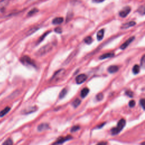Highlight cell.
Listing matches in <instances>:
<instances>
[{"label": "cell", "mask_w": 145, "mask_h": 145, "mask_svg": "<svg viewBox=\"0 0 145 145\" xmlns=\"http://www.w3.org/2000/svg\"><path fill=\"white\" fill-rule=\"evenodd\" d=\"M126 125V121L125 119H122L119 121L116 127L113 128L111 130V133L113 135H116L119 134L123 129Z\"/></svg>", "instance_id": "obj_1"}, {"label": "cell", "mask_w": 145, "mask_h": 145, "mask_svg": "<svg viewBox=\"0 0 145 145\" xmlns=\"http://www.w3.org/2000/svg\"><path fill=\"white\" fill-rule=\"evenodd\" d=\"M52 45L50 44H48L43 46V47H41V48L39 49L38 52L36 53V54L39 56H43V55H45V54H47L48 52H50V51L52 50Z\"/></svg>", "instance_id": "obj_2"}, {"label": "cell", "mask_w": 145, "mask_h": 145, "mask_svg": "<svg viewBox=\"0 0 145 145\" xmlns=\"http://www.w3.org/2000/svg\"><path fill=\"white\" fill-rule=\"evenodd\" d=\"M21 61L22 63L24 64V65H30L34 67L36 66V65L35 64L34 61L31 59L30 57L27 56H25L22 57L21 58Z\"/></svg>", "instance_id": "obj_3"}, {"label": "cell", "mask_w": 145, "mask_h": 145, "mask_svg": "<svg viewBox=\"0 0 145 145\" xmlns=\"http://www.w3.org/2000/svg\"><path fill=\"white\" fill-rule=\"evenodd\" d=\"M64 73H65V69H61L57 71L54 73L53 76L52 78V80H58L60 78L64 76Z\"/></svg>", "instance_id": "obj_4"}, {"label": "cell", "mask_w": 145, "mask_h": 145, "mask_svg": "<svg viewBox=\"0 0 145 145\" xmlns=\"http://www.w3.org/2000/svg\"><path fill=\"white\" fill-rule=\"evenodd\" d=\"M38 110L37 106H32V107H29L26 108H25V109L22 110V113L24 115H28L30 114L31 113L35 112Z\"/></svg>", "instance_id": "obj_5"}, {"label": "cell", "mask_w": 145, "mask_h": 145, "mask_svg": "<svg viewBox=\"0 0 145 145\" xmlns=\"http://www.w3.org/2000/svg\"><path fill=\"white\" fill-rule=\"evenodd\" d=\"M131 11V8L129 6H125L119 13V15L122 18H125L127 16Z\"/></svg>", "instance_id": "obj_6"}, {"label": "cell", "mask_w": 145, "mask_h": 145, "mask_svg": "<svg viewBox=\"0 0 145 145\" xmlns=\"http://www.w3.org/2000/svg\"><path fill=\"white\" fill-rule=\"evenodd\" d=\"M87 79V76L84 74H82L78 75V76L76 77V82L77 84H82Z\"/></svg>", "instance_id": "obj_7"}, {"label": "cell", "mask_w": 145, "mask_h": 145, "mask_svg": "<svg viewBox=\"0 0 145 145\" xmlns=\"http://www.w3.org/2000/svg\"><path fill=\"white\" fill-rule=\"evenodd\" d=\"M72 138H72V137L71 136V135H67V136H66V137L60 138L58 139L57 142L54 143L53 145H58L63 144V143L66 142V141H69V140H70V139H71Z\"/></svg>", "instance_id": "obj_8"}, {"label": "cell", "mask_w": 145, "mask_h": 145, "mask_svg": "<svg viewBox=\"0 0 145 145\" xmlns=\"http://www.w3.org/2000/svg\"><path fill=\"white\" fill-rule=\"evenodd\" d=\"M134 39H135V38L134 37V36H132V37L126 40V41L124 43H123L121 45L120 48L121 49H122V50H124L125 49H126V48H127L128 46L129 45V44L130 43L133 42V40H134Z\"/></svg>", "instance_id": "obj_9"}, {"label": "cell", "mask_w": 145, "mask_h": 145, "mask_svg": "<svg viewBox=\"0 0 145 145\" xmlns=\"http://www.w3.org/2000/svg\"><path fill=\"white\" fill-rule=\"evenodd\" d=\"M9 0H1L0 1V12L3 13L9 4Z\"/></svg>", "instance_id": "obj_10"}, {"label": "cell", "mask_w": 145, "mask_h": 145, "mask_svg": "<svg viewBox=\"0 0 145 145\" xmlns=\"http://www.w3.org/2000/svg\"><path fill=\"white\" fill-rule=\"evenodd\" d=\"M49 128V125L47 124V123H42V124H40L38 127V130L39 132H43L48 129Z\"/></svg>", "instance_id": "obj_11"}, {"label": "cell", "mask_w": 145, "mask_h": 145, "mask_svg": "<svg viewBox=\"0 0 145 145\" xmlns=\"http://www.w3.org/2000/svg\"><path fill=\"white\" fill-rule=\"evenodd\" d=\"M135 25H136V22H134V21L129 22L123 24L121 26V28L126 29V28H130V27H133V26H135Z\"/></svg>", "instance_id": "obj_12"}, {"label": "cell", "mask_w": 145, "mask_h": 145, "mask_svg": "<svg viewBox=\"0 0 145 145\" xmlns=\"http://www.w3.org/2000/svg\"><path fill=\"white\" fill-rule=\"evenodd\" d=\"M77 50H75L74 51H73V52H71L70 53V54L69 56L68 57L66 58V60H65V64H67L68 63H69V62L71 61V60H72L73 58H74L75 56H76V55L77 54Z\"/></svg>", "instance_id": "obj_13"}, {"label": "cell", "mask_w": 145, "mask_h": 145, "mask_svg": "<svg viewBox=\"0 0 145 145\" xmlns=\"http://www.w3.org/2000/svg\"><path fill=\"white\" fill-rule=\"evenodd\" d=\"M114 53L113 52H109V53H104L103 54H102V56H100L99 57V59L100 60H104V59H106V58H111L112 57L114 56Z\"/></svg>", "instance_id": "obj_14"}, {"label": "cell", "mask_w": 145, "mask_h": 145, "mask_svg": "<svg viewBox=\"0 0 145 145\" xmlns=\"http://www.w3.org/2000/svg\"><path fill=\"white\" fill-rule=\"evenodd\" d=\"M119 70V67L116 65H111L108 67V71L110 73H115Z\"/></svg>", "instance_id": "obj_15"}, {"label": "cell", "mask_w": 145, "mask_h": 145, "mask_svg": "<svg viewBox=\"0 0 145 145\" xmlns=\"http://www.w3.org/2000/svg\"><path fill=\"white\" fill-rule=\"evenodd\" d=\"M64 21V18L62 17H56L53 19L52 23L53 25H60Z\"/></svg>", "instance_id": "obj_16"}, {"label": "cell", "mask_w": 145, "mask_h": 145, "mask_svg": "<svg viewBox=\"0 0 145 145\" xmlns=\"http://www.w3.org/2000/svg\"><path fill=\"white\" fill-rule=\"evenodd\" d=\"M104 29H102V30H99L97 33V39L99 41L102 40L104 37Z\"/></svg>", "instance_id": "obj_17"}, {"label": "cell", "mask_w": 145, "mask_h": 145, "mask_svg": "<svg viewBox=\"0 0 145 145\" xmlns=\"http://www.w3.org/2000/svg\"><path fill=\"white\" fill-rule=\"evenodd\" d=\"M10 109H11L10 107H5L4 109L2 110V111L0 112V117L5 116L6 115L7 113H9V112L10 111Z\"/></svg>", "instance_id": "obj_18"}, {"label": "cell", "mask_w": 145, "mask_h": 145, "mask_svg": "<svg viewBox=\"0 0 145 145\" xmlns=\"http://www.w3.org/2000/svg\"><path fill=\"white\" fill-rule=\"evenodd\" d=\"M89 92V89L88 88H84L80 92V96L82 98H84Z\"/></svg>", "instance_id": "obj_19"}, {"label": "cell", "mask_w": 145, "mask_h": 145, "mask_svg": "<svg viewBox=\"0 0 145 145\" xmlns=\"http://www.w3.org/2000/svg\"><path fill=\"white\" fill-rule=\"evenodd\" d=\"M39 30V27H32V28H31L28 31H27V35H32L36 32V31Z\"/></svg>", "instance_id": "obj_20"}, {"label": "cell", "mask_w": 145, "mask_h": 145, "mask_svg": "<svg viewBox=\"0 0 145 145\" xmlns=\"http://www.w3.org/2000/svg\"><path fill=\"white\" fill-rule=\"evenodd\" d=\"M140 71V66L138 65H135L133 67V72L134 74H138Z\"/></svg>", "instance_id": "obj_21"}, {"label": "cell", "mask_w": 145, "mask_h": 145, "mask_svg": "<svg viewBox=\"0 0 145 145\" xmlns=\"http://www.w3.org/2000/svg\"><path fill=\"white\" fill-rule=\"evenodd\" d=\"M67 90L66 89H64L62 90L61 91V92L60 93L59 95V98L60 99H63L64 97H65L67 94Z\"/></svg>", "instance_id": "obj_22"}, {"label": "cell", "mask_w": 145, "mask_h": 145, "mask_svg": "<svg viewBox=\"0 0 145 145\" xmlns=\"http://www.w3.org/2000/svg\"><path fill=\"white\" fill-rule=\"evenodd\" d=\"M80 103H81V101H80L79 99H76L73 102V105L74 108H77L80 105Z\"/></svg>", "instance_id": "obj_23"}, {"label": "cell", "mask_w": 145, "mask_h": 145, "mask_svg": "<svg viewBox=\"0 0 145 145\" xmlns=\"http://www.w3.org/2000/svg\"><path fill=\"white\" fill-rule=\"evenodd\" d=\"M145 11V6L144 5H142V6H141L138 9L137 12H138L139 14H141V15H144Z\"/></svg>", "instance_id": "obj_24"}, {"label": "cell", "mask_w": 145, "mask_h": 145, "mask_svg": "<svg viewBox=\"0 0 145 145\" xmlns=\"http://www.w3.org/2000/svg\"><path fill=\"white\" fill-rule=\"evenodd\" d=\"M92 38L91 36H87V38L84 39V42L87 44H91L92 43Z\"/></svg>", "instance_id": "obj_25"}, {"label": "cell", "mask_w": 145, "mask_h": 145, "mask_svg": "<svg viewBox=\"0 0 145 145\" xmlns=\"http://www.w3.org/2000/svg\"><path fill=\"white\" fill-rule=\"evenodd\" d=\"M38 9H36V8H34L32 9V10H30V12H28V16H32L33 15H34L35 14H36V13L38 12Z\"/></svg>", "instance_id": "obj_26"}, {"label": "cell", "mask_w": 145, "mask_h": 145, "mask_svg": "<svg viewBox=\"0 0 145 145\" xmlns=\"http://www.w3.org/2000/svg\"><path fill=\"white\" fill-rule=\"evenodd\" d=\"M13 142L12 139L11 138H8L3 143L2 145H13Z\"/></svg>", "instance_id": "obj_27"}, {"label": "cell", "mask_w": 145, "mask_h": 145, "mask_svg": "<svg viewBox=\"0 0 145 145\" xmlns=\"http://www.w3.org/2000/svg\"><path fill=\"white\" fill-rule=\"evenodd\" d=\"M103 98H104V95H103V93H102V92L98 93L96 96V99L98 100V101H100V100H103Z\"/></svg>", "instance_id": "obj_28"}, {"label": "cell", "mask_w": 145, "mask_h": 145, "mask_svg": "<svg viewBox=\"0 0 145 145\" xmlns=\"http://www.w3.org/2000/svg\"><path fill=\"white\" fill-rule=\"evenodd\" d=\"M125 93H126V95H127V96L130 97V98H133V92L132 91H130V90L126 91L125 92Z\"/></svg>", "instance_id": "obj_29"}, {"label": "cell", "mask_w": 145, "mask_h": 145, "mask_svg": "<svg viewBox=\"0 0 145 145\" xmlns=\"http://www.w3.org/2000/svg\"><path fill=\"white\" fill-rule=\"evenodd\" d=\"M80 129V127L79 126H73V127L71 129V132H75L77 131V130H78L79 129Z\"/></svg>", "instance_id": "obj_30"}, {"label": "cell", "mask_w": 145, "mask_h": 145, "mask_svg": "<svg viewBox=\"0 0 145 145\" xmlns=\"http://www.w3.org/2000/svg\"><path fill=\"white\" fill-rule=\"evenodd\" d=\"M49 32H51V31H48V32H47V33H45L43 35V36H41V38H40V39H39V43H40V42H41V41H42V40H43V39H44V38L48 34H49Z\"/></svg>", "instance_id": "obj_31"}, {"label": "cell", "mask_w": 145, "mask_h": 145, "mask_svg": "<svg viewBox=\"0 0 145 145\" xmlns=\"http://www.w3.org/2000/svg\"><path fill=\"white\" fill-rule=\"evenodd\" d=\"M135 105V102L134 100H132L129 102V105L130 107H134Z\"/></svg>", "instance_id": "obj_32"}, {"label": "cell", "mask_w": 145, "mask_h": 145, "mask_svg": "<svg viewBox=\"0 0 145 145\" xmlns=\"http://www.w3.org/2000/svg\"><path fill=\"white\" fill-rule=\"evenodd\" d=\"M145 55L142 56V58H141V65L143 67H144L145 66Z\"/></svg>", "instance_id": "obj_33"}, {"label": "cell", "mask_w": 145, "mask_h": 145, "mask_svg": "<svg viewBox=\"0 0 145 145\" xmlns=\"http://www.w3.org/2000/svg\"><path fill=\"white\" fill-rule=\"evenodd\" d=\"M73 16V13H67V17H66V22L70 21V19H71V18H72Z\"/></svg>", "instance_id": "obj_34"}, {"label": "cell", "mask_w": 145, "mask_h": 145, "mask_svg": "<svg viewBox=\"0 0 145 145\" xmlns=\"http://www.w3.org/2000/svg\"><path fill=\"white\" fill-rule=\"evenodd\" d=\"M54 31L55 32L58 33V34H61V33H62V28H61V27H57V28H56L54 29Z\"/></svg>", "instance_id": "obj_35"}, {"label": "cell", "mask_w": 145, "mask_h": 145, "mask_svg": "<svg viewBox=\"0 0 145 145\" xmlns=\"http://www.w3.org/2000/svg\"><path fill=\"white\" fill-rule=\"evenodd\" d=\"M140 104L141 107L143 108V109H145V99H142L140 100Z\"/></svg>", "instance_id": "obj_36"}, {"label": "cell", "mask_w": 145, "mask_h": 145, "mask_svg": "<svg viewBox=\"0 0 145 145\" xmlns=\"http://www.w3.org/2000/svg\"><path fill=\"white\" fill-rule=\"evenodd\" d=\"M104 1H105V0H92L93 2H95V3H100Z\"/></svg>", "instance_id": "obj_37"}, {"label": "cell", "mask_w": 145, "mask_h": 145, "mask_svg": "<svg viewBox=\"0 0 145 145\" xmlns=\"http://www.w3.org/2000/svg\"><path fill=\"white\" fill-rule=\"evenodd\" d=\"M97 145H107V143L104 142H100V143H99V144Z\"/></svg>", "instance_id": "obj_38"}, {"label": "cell", "mask_w": 145, "mask_h": 145, "mask_svg": "<svg viewBox=\"0 0 145 145\" xmlns=\"http://www.w3.org/2000/svg\"><path fill=\"white\" fill-rule=\"evenodd\" d=\"M32 1H40V0H31Z\"/></svg>", "instance_id": "obj_39"}, {"label": "cell", "mask_w": 145, "mask_h": 145, "mask_svg": "<svg viewBox=\"0 0 145 145\" xmlns=\"http://www.w3.org/2000/svg\"><path fill=\"white\" fill-rule=\"evenodd\" d=\"M145 143L144 142H142V145H145Z\"/></svg>", "instance_id": "obj_40"}]
</instances>
